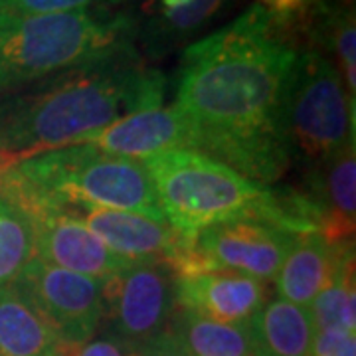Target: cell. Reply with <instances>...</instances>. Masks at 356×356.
Returning <instances> with one entry per match:
<instances>
[{"mask_svg":"<svg viewBox=\"0 0 356 356\" xmlns=\"http://www.w3.org/2000/svg\"><path fill=\"white\" fill-rule=\"evenodd\" d=\"M24 216L34 229L36 257L51 266L99 281L131 266V261L113 254L74 214L36 210Z\"/></svg>","mask_w":356,"mask_h":356,"instance_id":"10","label":"cell"},{"mask_svg":"<svg viewBox=\"0 0 356 356\" xmlns=\"http://www.w3.org/2000/svg\"><path fill=\"white\" fill-rule=\"evenodd\" d=\"M74 350L76 348H65V350H62V353H58L56 356H74Z\"/></svg>","mask_w":356,"mask_h":356,"instance_id":"28","label":"cell"},{"mask_svg":"<svg viewBox=\"0 0 356 356\" xmlns=\"http://www.w3.org/2000/svg\"><path fill=\"white\" fill-rule=\"evenodd\" d=\"M350 255H355L353 242L334 243L317 232L297 234L273 280L277 297L307 309L334 281Z\"/></svg>","mask_w":356,"mask_h":356,"instance_id":"15","label":"cell"},{"mask_svg":"<svg viewBox=\"0 0 356 356\" xmlns=\"http://www.w3.org/2000/svg\"><path fill=\"white\" fill-rule=\"evenodd\" d=\"M356 103L339 70L318 50L297 51L281 95V125L291 151L313 163L355 145Z\"/></svg>","mask_w":356,"mask_h":356,"instance_id":"6","label":"cell"},{"mask_svg":"<svg viewBox=\"0 0 356 356\" xmlns=\"http://www.w3.org/2000/svg\"><path fill=\"white\" fill-rule=\"evenodd\" d=\"M123 0H0V24L32 16L91 10L93 6H113Z\"/></svg>","mask_w":356,"mask_h":356,"instance_id":"23","label":"cell"},{"mask_svg":"<svg viewBox=\"0 0 356 356\" xmlns=\"http://www.w3.org/2000/svg\"><path fill=\"white\" fill-rule=\"evenodd\" d=\"M267 283L236 271L177 277V307L226 325H248L266 305Z\"/></svg>","mask_w":356,"mask_h":356,"instance_id":"13","label":"cell"},{"mask_svg":"<svg viewBox=\"0 0 356 356\" xmlns=\"http://www.w3.org/2000/svg\"><path fill=\"white\" fill-rule=\"evenodd\" d=\"M313 36L332 54L344 89L350 102L356 103V28L353 6L315 4Z\"/></svg>","mask_w":356,"mask_h":356,"instance_id":"20","label":"cell"},{"mask_svg":"<svg viewBox=\"0 0 356 356\" xmlns=\"http://www.w3.org/2000/svg\"><path fill=\"white\" fill-rule=\"evenodd\" d=\"M16 287L38 309L67 348H77L103 321L102 281L79 275L34 257L24 267Z\"/></svg>","mask_w":356,"mask_h":356,"instance_id":"9","label":"cell"},{"mask_svg":"<svg viewBox=\"0 0 356 356\" xmlns=\"http://www.w3.org/2000/svg\"><path fill=\"white\" fill-rule=\"evenodd\" d=\"M315 331L343 329L356 332V283L355 255H350L331 285L307 307Z\"/></svg>","mask_w":356,"mask_h":356,"instance_id":"22","label":"cell"},{"mask_svg":"<svg viewBox=\"0 0 356 356\" xmlns=\"http://www.w3.org/2000/svg\"><path fill=\"white\" fill-rule=\"evenodd\" d=\"M34 257L36 242L28 218L0 194V289L16 285Z\"/></svg>","mask_w":356,"mask_h":356,"instance_id":"21","label":"cell"},{"mask_svg":"<svg viewBox=\"0 0 356 356\" xmlns=\"http://www.w3.org/2000/svg\"><path fill=\"white\" fill-rule=\"evenodd\" d=\"M165 77L135 48L48 77L0 99V170L28 156L76 147L119 119L163 105Z\"/></svg>","mask_w":356,"mask_h":356,"instance_id":"2","label":"cell"},{"mask_svg":"<svg viewBox=\"0 0 356 356\" xmlns=\"http://www.w3.org/2000/svg\"><path fill=\"white\" fill-rule=\"evenodd\" d=\"M131 356H191L184 346L178 343L177 337L166 329L163 334L149 343L140 344L137 348H131Z\"/></svg>","mask_w":356,"mask_h":356,"instance_id":"25","label":"cell"},{"mask_svg":"<svg viewBox=\"0 0 356 356\" xmlns=\"http://www.w3.org/2000/svg\"><path fill=\"white\" fill-rule=\"evenodd\" d=\"M165 220L192 240L198 232L234 220H254L289 234H311L299 192L271 191L208 154L172 149L145 159Z\"/></svg>","mask_w":356,"mask_h":356,"instance_id":"3","label":"cell"},{"mask_svg":"<svg viewBox=\"0 0 356 356\" xmlns=\"http://www.w3.org/2000/svg\"><path fill=\"white\" fill-rule=\"evenodd\" d=\"M307 4L309 0H259V6H264L271 16L283 22L299 16L307 8Z\"/></svg>","mask_w":356,"mask_h":356,"instance_id":"27","label":"cell"},{"mask_svg":"<svg viewBox=\"0 0 356 356\" xmlns=\"http://www.w3.org/2000/svg\"><path fill=\"white\" fill-rule=\"evenodd\" d=\"M65 348L16 285L0 289V356H56Z\"/></svg>","mask_w":356,"mask_h":356,"instance_id":"17","label":"cell"},{"mask_svg":"<svg viewBox=\"0 0 356 356\" xmlns=\"http://www.w3.org/2000/svg\"><path fill=\"white\" fill-rule=\"evenodd\" d=\"M74 356H131V348L113 334H105L97 339H89L88 343L77 346Z\"/></svg>","mask_w":356,"mask_h":356,"instance_id":"26","label":"cell"},{"mask_svg":"<svg viewBox=\"0 0 356 356\" xmlns=\"http://www.w3.org/2000/svg\"><path fill=\"white\" fill-rule=\"evenodd\" d=\"M311 356H356V332L343 329L315 331Z\"/></svg>","mask_w":356,"mask_h":356,"instance_id":"24","label":"cell"},{"mask_svg":"<svg viewBox=\"0 0 356 356\" xmlns=\"http://www.w3.org/2000/svg\"><path fill=\"white\" fill-rule=\"evenodd\" d=\"M229 0H140L135 40L151 60L188 46Z\"/></svg>","mask_w":356,"mask_h":356,"instance_id":"14","label":"cell"},{"mask_svg":"<svg viewBox=\"0 0 356 356\" xmlns=\"http://www.w3.org/2000/svg\"><path fill=\"white\" fill-rule=\"evenodd\" d=\"M307 198L318 214V234L334 243H350L356 218L355 145L317 163Z\"/></svg>","mask_w":356,"mask_h":356,"instance_id":"16","label":"cell"},{"mask_svg":"<svg viewBox=\"0 0 356 356\" xmlns=\"http://www.w3.org/2000/svg\"><path fill=\"white\" fill-rule=\"evenodd\" d=\"M135 48L131 14H46L0 24V97Z\"/></svg>","mask_w":356,"mask_h":356,"instance_id":"5","label":"cell"},{"mask_svg":"<svg viewBox=\"0 0 356 356\" xmlns=\"http://www.w3.org/2000/svg\"><path fill=\"white\" fill-rule=\"evenodd\" d=\"M74 216L79 218L113 254L131 264L161 261L175 269L191 245V240L178 234L166 220H153L121 210H88Z\"/></svg>","mask_w":356,"mask_h":356,"instance_id":"11","label":"cell"},{"mask_svg":"<svg viewBox=\"0 0 356 356\" xmlns=\"http://www.w3.org/2000/svg\"><path fill=\"white\" fill-rule=\"evenodd\" d=\"M77 145H89L115 156L145 161L172 149L192 151V127L175 105H161L127 115L99 133L79 139Z\"/></svg>","mask_w":356,"mask_h":356,"instance_id":"12","label":"cell"},{"mask_svg":"<svg viewBox=\"0 0 356 356\" xmlns=\"http://www.w3.org/2000/svg\"><path fill=\"white\" fill-rule=\"evenodd\" d=\"M0 194L22 214L121 210L165 220L143 163L89 147L34 154L0 170Z\"/></svg>","mask_w":356,"mask_h":356,"instance_id":"4","label":"cell"},{"mask_svg":"<svg viewBox=\"0 0 356 356\" xmlns=\"http://www.w3.org/2000/svg\"><path fill=\"white\" fill-rule=\"evenodd\" d=\"M103 321L129 348L168 329L177 309V275L161 261H137L102 281Z\"/></svg>","mask_w":356,"mask_h":356,"instance_id":"8","label":"cell"},{"mask_svg":"<svg viewBox=\"0 0 356 356\" xmlns=\"http://www.w3.org/2000/svg\"><path fill=\"white\" fill-rule=\"evenodd\" d=\"M283 20L254 4L191 44L180 62L177 107L192 127V151L254 182H273L293 151L281 125V95L297 50Z\"/></svg>","mask_w":356,"mask_h":356,"instance_id":"1","label":"cell"},{"mask_svg":"<svg viewBox=\"0 0 356 356\" xmlns=\"http://www.w3.org/2000/svg\"><path fill=\"white\" fill-rule=\"evenodd\" d=\"M248 327L255 356H311L315 329L305 307L275 297L266 301Z\"/></svg>","mask_w":356,"mask_h":356,"instance_id":"18","label":"cell"},{"mask_svg":"<svg viewBox=\"0 0 356 356\" xmlns=\"http://www.w3.org/2000/svg\"><path fill=\"white\" fill-rule=\"evenodd\" d=\"M168 331L191 356H255L248 325H226L175 309Z\"/></svg>","mask_w":356,"mask_h":356,"instance_id":"19","label":"cell"},{"mask_svg":"<svg viewBox=\"0 0 356 356\" xmlns=\"http://www.w3.org/2000/svg\"><path fill=\"white\" fill-rule=\"evenodd\" d=\"M297 234L254 220H234L198 232L175 266V275L236 271L267 283L275 280Z\"/></svg>","mask_w":356,"mask_h":356,"instance_id":"7","label":"cell"}]
</instances>
